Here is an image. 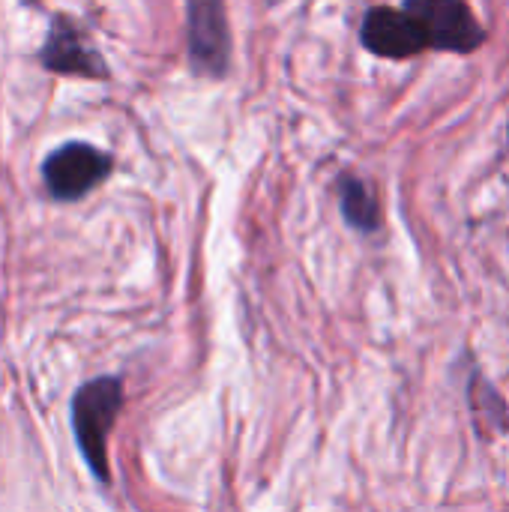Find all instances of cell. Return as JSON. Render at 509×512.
Masks as SVG:
<instances>
[{
    "label": "cell",
    "mask_w": 509,
    "mask_h": 512,
    "mask_svg": "<svg viewBox=\"0 0 509 512\" xmlns=\"http://www.w3.org/2000/svg\"><path fill=\"white\" fill-rule=\"evenodd\" d=\"M402 6L423 36L426 51L471 54L486 42V27L465 0H405Z\"/></svg>",
    "instance_id": "7a4b0ae2"
},
{
    "label": "cell",
    "mask_w": 509,
    "mask_h": 512,
    "mask_svg": "<svg viewBox=\"0 0 509 512\" xmlns=\"http://www.w3.org/2000/svg\"><path fill=\"white\" fill-rule=\"evenodd\" d=\"M264 3H267V6H276V3H279V0H264Z\"/></svg>",
    "instance_id": "ba28073f"
},
{
    "label": "cell",
    "mask_w": 509,
    "mask_h": 512,
    "mask_svg": "<svg viewBox=\"0 0 509 512\" xmlns=\"http://www.w3.org/2000/svg\"><path fill=\"white\" fill-rule=\"evenodd\" d=\"M123 405L120 378H96L84 384L72 399V429L78 447L99 480H108V432Z\"/></svg>",
    "instance_id": "6da1fadb"
},
{
    "label": "cell",
    "mask_w": 509,
    "mask_h": 512,
    "mask_svg": "<svg viewBox=\"0 0 509 512\" xmlns=\"http://www.w3.org/2000/svg\"><path fill=\"white\" fill-rule=\"evenodd\" d=\"M42 63L51 72H63V75H84V78L108 75L99 51L90 45L84 30H78L69 18H54L48 42L42 48Z\"/></svg>",
    "instance_id": "8992f818"
},
{
    "label": "cell",
    "mask_w": 509,
    "mask_h": 512,
    "mask_svg": "<svg viewBox=\"0 0 509 512\" xmlns=\"http://www.w3.org/2000/svg\"><path fill=\"white\" fill-rule=\"evenodd\" d=\"M339 201H342V216L351 228H357V231H378L381 228V207L363 180L342 177L339 180Z\"/></svg>",
    "instance_id": "52a82bcc"
},
{
    "label": "cell",
    "mask_w": 509,
    "mask_h": 512,
    "mask_svg": "<svg viewBox=\"0 0 509 512\" xmlns=\"http://www.w3.org/2000/svg\"><path fill=\"white\" fill-rule=\"evenodd\" d=\"M189 63L204 78H222L231 66V27L225 0H189Z\"/></svg>",
    "instance_id": "3957f363"
},
{
    "label": "cell",
    "mask_w": 509,
    "mask_h": 512,
    "mask_svg": "<svg viewBox=\"0 0 509 512\" xmlns=\"http://www.w3.org/2000/svg\"><path fill=\"white\" fill-rule=\"evenodd\" d=\"M108 171H111V156L81 141L57 147L42 165L45 186L60 201H75L87 195L108 177Z\"/></svg>",
    "instance_id": "277c9868"
},
{
    "label": "cell",
    "mask_w": 509,
    "mask_h": 512,
    "mask_svg": "<svg viewBox=\"0 0 509 512\" xmlns=\"http://www.w3.org/2000/svg\"><path fill=\"white\" fill-rule=\"evenodd\" d=\"M363 45L378 54V57H390V60H405V57H417L426 51L423 36L417 33L411 15L393 6H372L369 15L363 18V30H360Z\"/></svg>",
    "instance_id": "5b68a950"
}]
</instances>
